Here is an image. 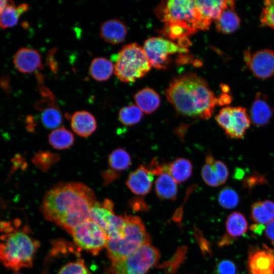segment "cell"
<instances>
[{"label":"cell","instance_id":"12","mask_svg":"<svg viewBox=\"0 0 274 274\" xmlns=\"http://www.w3.org/2000/svg\"><path fill=\"white\" fill-rule=\"evenodd\" d=\"M246 65L257 78L265 79L274 75V52L264 49L251 52L247 49L244 53Z\"/></svg>","mask_w":274,"mask_h":274},{"label":"cell","instance_id":"8","mask_svg":"<svg viewBox=\"0 0 274 274\" xmlns=\"http://www.w3.org/2000/svg\"><path fill=\"white\" fill-rule=\"evenodd\" d=\"M113 209L114 203L110 199H105L102 203L96 201L91 208L89 217L111 240L122 238L126 225L125 214L116 215Z\"/></svg>","mask_w":274,"mask_h":274},{"label":"cell","instance_id":"24","mask_svg":"<svg viewBox=\"0 0 274 274\" xmlns=\"http://www.w3.org/2000/svg\"><path fill=\"white\" fill-rule=\"evenodd\" d=\"M28 9L26 4L15 6L12 1L5 8L0 14V27L7 28L16 25L21 15Z\"/></svg>","mask_w":274,"mask_h":274},{"label":"cell","instance_id":"14","mask_svg":"<svg viewBox=\"0 0 274 274\" xmlns=\"http://www.w3.org/2000/svg\"><path fill=\"white\" fill-rule=\"evenodd\" d=\"M154 176L147 166L141 164L129 174L126 185L133 193L145 195L151 191Z\"/></svg>","mask_w":274,"mask_h":274},{"label":"cell","instance_id":"43","mask_svg":"<svg viewBox=\"0 0 274 274\" xmlns=\"http://www.w3.org/2000/svg\"><path fill=\"white\" fill-rule=\"evenodd\" d=\"M10 1H5V0H0V14L5 9V8L9 4Z\"/></svg>","mask_w":274,"mask_h":274},{"label":"cell","instance_id":"25","mask_svg":"<svg viewBox=\"0 0 274 274\" xmlns=\"http://www.w3.org/2000/svg\"><path fill=\"white\" fill-rule=\"evenodd\" d=\"M114 72L113 63L105 57L94 58L89 67L90 76L97 81L108 80Z\"/></svg>","mask_w":274,"mask_h":274},{"label":"cell","instance_id":"11","mask_svg":"<svg viewBox=\"0 0 274 274\" xmlns=\"http://www.w3.org/2000/svg\"><path fill=\"white\" fill-rule=\"evenodd\" d=\"M218 125L225 134L232 139H242L250 126L251 120L245 108L226 107L215 117Z\"/></svg>","mask_w":274,"mask_h":274},{"label":"cell","instance_id":"33","mask_svg":"<svg viewBox=\"0 0 274 274\" xmlns=\"http://www.w3.org/2000/svg\"><path fill=\"white\" fill-rule=\"evenodd\" d=\"M215 160L210 153L208 154L206 157V162L201 169L202 179L211 187H218L220 185L214 166Z\"/></svg>","mask_w":274,"mask_h":274},{"label":"cell","instance_id":"18","mask_svg":"<svg viewBox=\"0 0 274 274\" xmlns=\"http://www.w3.org/2000/svg\"><path fill=\"white\" fill-rule=\"evenodd\" d=\"M71 125L72 129L77 134L84 138L91 135L97 127L94 116L84 110L77 111L72 115Z\"/></svg>","mask_w":274,"mask_h":274},{"label":"cell","instance_id":"16","mask_svg":"<svg viewBox=\"0 0 274 274\" xmlns=\"http://www.w3.org/2000/svg\"><path fill=\"white\" fill-rule=\"evenodd\" d=\"M125 23L118 19L104 21L100 25L99 36L106 42L115 45L122 42L127 35Z\"/></svg>","mask_w":274,"mask_h":274},{"label":"cell","instance_id":"44","mask_svg":"<svg viewBox=\"0 0 274 274\" xmlns=\"http://www.w3.org/2000/svg\"><path fill=\"white\" fill-rule=\"evenodd\" d=\"M14 274H22V273L16 272V273H14Z\"/></svg>","mask_w":274,"mask_h":274},{"label":"cell","instance_id":"27","mask_svg":"<svg viewBox=\"0 0 274 274\" xmlns=\"http://www.w3.org/2000/svg\"><path fill=\"white\" fill-rule=\"evenodd\" d=\"M226 230L231 238L244 234L248 229V222L245 216L239 212H234L227 217Z\"/></svg>","mask_w":274,"mask_h":274},{"label":"cell","instance_id":"26","mask_svg":"<svg viewBox=\"0 0 274 274\" xmlns=\"http://www.w3.org/2000/svg\"><path fill=\"white\" fill-rule=\"evenodd\" d=\"M215 21L217 30L224 34L233 32L238 28L241 23L239 16L232 9L225 10Z\"/></svg>","mask_w":274,"mask_h":274},{"label":"cell","instance_id":"37","mask_svg":"<svg viewBox=\"0 0 274 274\" xmlns=\"http://www.w3.org/2000/svg\"><path fill=\"white\" fill-rule=\"evenodd\" d=\"M237 266L230 260L224 259L220 261L216 265L214 274H236Z\"/></svg>","mask_w":274,"mask_h":274},{"label":"cell","instance_id":"39","mask_svg":"<svg viewBox=\"0 0 274 274\" xmlns=\"http://www.w3.org/2000/svg\"><path fill=\"white\" fill-rule=\"evenodd\" d=\"M101 176L103 179L102 185L104 186H108L120 177V173L112 168L103 170L101 173Z\"/></svg>","mask_w":274,"mask_h":274},{"label":"cell","instance_id":"40","mask_svg":"<svg viewBox=\"0 0 274 274\" xmlns=\"http://www.w3.org/2000/svg\"><path fill=\"white\" fill-rule=\"evenodd\" d=\"M131 208L135 211H148V206L141 197H134L129 202Z\"/></svg>","mask_w":274,"mask_h":274},{"label":"cell","instance_id":"7","mask_svg":"<svg viewBox=\"0 0 274 274\" xmlns=\"http://www.w3.org/2000/svg\"><path fill=\"white\" fill-rule=\"evenodd\" d=\"M160 257L158 249L148 244L127 257L111 262L107 274H147Z\"/></svg>","mask_w":274,"mask_h":274},{"label":"cell","instance_id":"1","mask_svg":"<svg viewBox=\"0 0 274 274\" xmlns=\"http://www.w3.org/2000/svg\"><path fill=\"white\" fill-rule=\"evenodd\" d=\"M96 201L93 191L76 182L59 183L45 194L41 211L44 217L68 233L89 219Z\"/></svg>","mask_w":274,"mask_h":274},{"label":"cell","instance_id":"30","mask_svg":"<svg viewBox=\"0 0 274 274\" xmlns=\"http://www.w3.org/2000/svg\"><path fill=\"white\" fill-rule=\"evenodd\" d=\"M108 163L112 169L115 170H124L131 165V157L125 149L118 148L108 156Z\"/></svg>","mask_w":274,"mask_h":274},{"label":"cell","instance_id":"5","mask_svg":"<svg viewBox=\"0 0 274 274\" xmlns=\"http://www.w3.org/2000/svg\"><path fill=\"white\" fill-rule=\"evenodd\" d=\"M124 214L126 225L123 237L109 239L106 247L111 262L122 259L143 245L151 243L150 236L142 219L136 216Z\"/></svg>","mask_w":274,"mask_h":274},{"label":"cell","instance_id":"9","mask_svg":"<svg viewBox=\"0 0 274 274\" xmlns=\"http://www.w3.org/2000/svg\"><path fill=\"white\" fill-rule=\"evenodd\" d=\"M70 234L79 248L94 256L106 248L109 240L104 231L90 218L74 228Z\"/></svg>","mask_w":274,"mask_h":274},{"label":"cell","instance_id":"28","mask_svg":"<svg viewBox=\"0 0 274 274\" xmlns=\"http://www.w3.org/2000/svg\"><path fill=\"white\" fill-rule=\"evenodd\" d=\"M49 144L54 149L64 150L71 147L74 143L73 133L64 127L57 128L48 136Z\"/></svg>","mask_w":274,"mask_h":274},{"label":"cell","instance_id":"34","mask_svg":"<svg viewBox=\"0 0 274 274\" xmlns=\"http://www.w3.org/2000/svg\"><path fill=\"white\" fill-rule=\"evenodd\" d=\"M218 200L222 207L231 209L237 206L239 199L237 192L231 187L227 186L220 191Z\"/></svg>","mask_w":274,"mask_h":274},{"label":"cell","instance_id":"13","mask_svg":"<svg viewBox=\"0 0 274 274\" xmlns=\"http://www.w3.org/2000/svg\"><path fill=\"white\" fill-rule=\"evenodd\" d=\"M248 268L250 274H274V249L263 245L251 248L249 252Z\"/></svg>","mask_w":274,"mask_h":274},{"label":"cell","instance_id":"19","mask_svg":"<svg viewBox=\"0 0 274 274\" xmlns=\"http://www.w3.org/2000/svg\"><path fill=\"white\" fill-rule=\"evenodd\" d=\"M195 2L203 17L211 23L217 20L225 10L234 9L235 6L233 1L197 0Z\"/></svg>","mask_w":274,"mask_h":274},{"label":"cell","instance_id":"41","mask_svg":"<svg viewBox=\"0 0 274 274\" xmlns=\"http://www.w3.org/2000/svg\"><path fill=\"white\" fill-rule=\"evenodd\" d=\"M265 233L267 238L274 245V219L266 224Z\"/></svg>","mask_w":274,"mask_h":274},{"label":"cell","instance_id":"3","mask_svg":"<svg viewBox=\"0 0 274 274\" xmlns=\"http://www.w3.org/2000/svg\"><path fill=\"white\" fill-rule=\"evenodd\" d=\"M30 231L19 220L0 223V262L6 267L18 271L32 266L40 243Z\"/></svg>","mask_w":274,"mask_h":274},{"label":"cell","instance_id":"23","mask_svg":"<svg viewBox=\"0 0 274 274\" xmlns=\"http://www.w3.org/2000/svg\"><path fill=\"white\" fill-rule=\"evenodd\" d=\"M251 218L257 224H267L274 219V201L264 200L251 206Z\"/></svg>","mask_w":274,"mask_h":274},{"label":"cell","instance_id":"35","mask_svg":"<svg viewBox=\"0 0 274 274\" xmlns=\"http://www.w3.org/2000/svg\"><path fill=\"white\" fill-rule=\"evenodd\" d=\"M57 274H91L86 266L84 260L78 259L63 265Z\"/></svg>","mask_w":274,"mask_h":274},{"label":"cell","instance_id":"42","mask_svg":"<svg viewBox=\"0 0 274 274\" xmlns=\"http://www.w3.org/2000/svg\"><path fill=\"white\" fill-rule=\"evenodd\" d=\"M265 228L263 224L255 223L251 225L250 229L254 233L261 234L264 229Z\"/></svg>","mask_w":274,"mask_h":274},{"label":"cell","instance_id":"6","mask_svg":"<svg viewBox=\"0 0 274 274\" xmlns=\"http://www.w3.org/2000/svg\"><path fill=\"white\" fill-rule=\"evenodd\" d=\"M152 65L143 48L133 43L126 44L119 52L114 72L124 83H131L145 76Z\"/></svg>","mask_w":274,"mask_h":274},{"label":"cell","instance_id":"17","mask_svg":"<svg viewBox=\"0 0 274 274\" xmlns=\"http://www.w3.org/2000/svg\"><path fill=\"white\" fill-rule=\"evenodd\" d=\"M273 110L268 103L265 95L261 93L256 94L250 110V120L256 126L267 124L272 117Z\"/></svg>","mask_w":274,"mask_h":274},{"label":"cell","instance_id":"20","mask_svg":"<svg viewBox=\"0 0 274 274\" xmlns=\"http://www.w3.org/2000/svg\"><path fill=\"white\" fill-rule=\"evenodd\" d=\"M164 172L168 173L177 183H182L192 174L193 166L188 159L178 158L169 163H163Z\"/></svg>","mask_w":274,"mask_h":274},{"label":"cell","instance_id":"15","mask_svg":"<svg viewBox=\"0 0 274 274\" xmlns=\"http://www.w3.org/2000/svg\"><path fill=\"white\" fill-rule=\"evenodd\" d=\"M15 67L23 73H31L43 68L41 56L37 50L22 48L14 56Z\"/></svg>","mask_w":274,"mask_h":274},{"label":"cell","instance_id":"10","mask_svg":"<svg viewBox=\"0 0 274 274\" xmlns=\"http://www.w3.org/2000/svg\"><path fill=\"white\" fill-rule=\"evenodd\" d=\"M143 49L152 66L160 70L167 67L171 55L188 51L186 47L161 37L148 39L145 42Z\"/></svg>","mask_w":274,"mask_h":274},{"label":"cell","instance_id":"36","mask_svg":"<svg viewBox=\"0 0 274 274\" xmlns=\"http://www.w3.org/2000/svg\"><path fill=\"white\" fill-rule=\"evenodd\" d=\"M260 21L262 25L274 29V0L264 2Z\"/></svg>","mask_w":274,"mask_h":274},{"label":"cell","instance_id":"2","mask_svg":"<svg viewBox=\"0 0 274 274\" xmlns=\"http://www.w3.org/2000/svg\"><path fill=\"white\" fill-rule=\"evenodd\" d=\"M164 94L180 114L204 120L211 117L218 104V98L206 81L193 73L174 79Z\"/></svg>","mask_w":274,"mask_h":274},{"label":"cell","instance_id":"31","mask_svg":"<svg viewBox=\"0 0 274 274\" xmlns=\"http://www.w3.org/2000/svg\"><path fill=\"white\" fill-rule=\"evenodd\" d=\"M143 117V111L135 105H129L122 108L118 118L125 126H132L139 123Z\"/></svg>","mask_w":274,"mask_h":274},{"label":"cell","instance_id":"29","mask_svg":"<svg viewBox=\"0 0 274 274\" xmlns=\"http://www.w3.org/2000/svg\"><path fill=\"white\" fill-rule=\"evenodd\" d=\"M40 109L42 111L41 116V121L45 128L53 129L62 124L63 117L55 102L46 105Z\"/></svg>","mask_w":274,"mask_h":274},{"label":"cell","instance_id":"4","mask_svg":"<svg viewBox=\"0 0 274 274\" xmlns=\"http://www.w3.org/2000/svg\"><path fill=\"white\" fill-rule=\"evenodd\" d=\"M156 13L164 24L179 26L192 35L199 30L209 29L211 24L203 17L195 1L162 2L157 7Z\"/></svg>","mask_w":274,"mask_h":274},{"label":"cell","instance_id":"22","mask_svg":"<svg viewBox=\"0 0 274 274\" xmlns=\"http://www.w3.org/2000/svg\"><path fill=\"white\" fill-rule=\"evenodd\" d=\"M136 106L145 113L149 114L156 111L160 104L158 93L150 88H145L134 95Z\"/></svg>","mask_w":274,"mask_h":274},{"label":"cell","instance_id":"38","mask_svg":"<svg viewBox=\"0 0 274 274\" xmlns=\"http://www.w3.org/2000/svg\"><path fill=\"white\" fill-rule=\"evenodd\" d=\"M214 166L220 185L224 184L229 176V172L227 166L221 161L215 160Z\"/></svg>","mask_w":274,"mask_h":274},{"label":"cell","instance_id":"21","mask_svg":"<svg viewBox=\"0 0 274 274\" xmlns=\"http://www.w3.org/2000/svg\"><path fill=\"white\" fill-rule=\"evenodd\" d=\"M157 176L155 182V191L158 197L161 200H175L178 193L177 183L165 172Z\"/></svg>","mask_w":274,"mask_h":274},{"label":"cell","instance_id":"32","mask_svg":"<svg viewBox=\"0 0 274 274\" xmlns=\"http://www.w3.org/2000/svg\"><path fill=\"white\" fill-rule=\"evenodd\" d=\"M59 160L58 154L43 150L36 153L32 158L33 164L43 172H48Z\"/></svg>","mask_w":274,"mask_h":274}]
</instances>
